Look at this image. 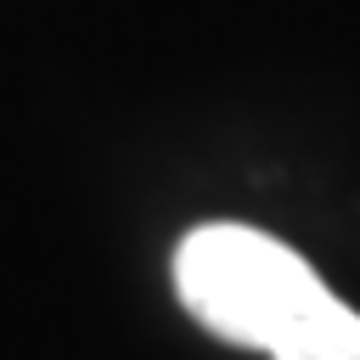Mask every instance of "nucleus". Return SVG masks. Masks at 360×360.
Here are the masks:
<instances>
[{
  "instance_id": "f257e3e1",
  "label": "nucleus",
  "mask_w": 360,
  "mask_h": 360,
  "mask_svg": "<svg viewBox=\"0 0 360 360\" xmlns=\"http://www.w3.org/2000/svg\"><path fill=\"white\" fill-rule=\"evenodd\" d=\"M174 292L214 338L270 354L326 298V281L253 225H202L174 253Z\"/></svg>"
},
{
  "instance_id": "f03ea898",
  "label": "nucleus",
  "mask_w": 360,
  "mask_h": 360,
  "mask_svg": "<svg viewBox=\"0 0 360 360\" xmlns=\"http://www.w3.org/2000/svg\"><path fill=\"white\" fill-rule=\"evenodd\" d=\"M270 360H360V315L343 298H321L276 349Z\"/></svg>"
}]
</instances>
